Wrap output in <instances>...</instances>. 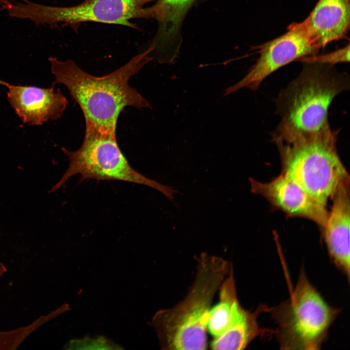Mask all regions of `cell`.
Listing matches in <instances>:
<instances>
[{"label":"cell","instance_id":"6da1fadb","mask_svg":"<svg viewBox=\"0 0 350 350\" xmlns=\"http://www.w3.org/2000/svg\"><path fill=\"white\" fill-rule=\"evenodd\" d=\"M149 47L133 56L115 71L95 76L80 68L71 60L61 61L51 57L54 85L62 84L79 105L86 123L98 129L116 133L119 116L126 106L150 107L148 101L129 84L130 78L152 60Z\"/></svg>","mask_w":350,"mask_h":350},{"label":"cell","instance_id":"7a4b0ae2","mask_svg":"<svg viewBox=\"0 0 350 350\" xmlns=\"http://www.w3.org/2000/svg\"><path fill=\"white\" fill-rule=\"evenodd\" d=\"M231 264L203 252L194 279L185 298L175 306L157 312L152 324L162 349L205 350L210 305L230 272Z\"/></svg>","mask_w":350,"mask_h":350},{"label":"cell","instance_id":"3957f363","mask_svg":"<svg viewBox=\"0 0 350 350\" xmlns=\"http://www.w3.org/2000/svg\"><path fill=\"white\" fill-rule=\"evenodd\" d=\"M303 68L276 100L277 134H307L330 126L328 110L334 98L350 88V78L334 66L302 62Z\"/></svg>","mask_w":350,"mask_h":350},{"label":"cell","instance_id":"277c9868","mask_svg":"<svg viewBox=\"0 0 350 350\" xmlns=\"http://www.w3.org/2000/svg\"><path fill=\"white\" fill-rule=\"evenodd\" d=\"M337 135L330 126L312 133L272 135L281 173L326 206L338 184L350 177L337 154Z\"/></svg>","mask_w":350,"mask_h":350},{"label":"cell","instance_id":"5b68a950","mask_svg":"<svg viewBox=\"0 0 350 350\" xmlns=\"http://www.w3.org/2000/svg\"><path fill=\"white\" fill-rule=\"evenodd\" d=\"M280 349L318 350L338 315L309 281L303 268L288 299L270 308Z\"/></svg>","mask_w":350,"mask_h":350},{"label":"cell","instance_id":"8992f818","mask_svg":"<svg viewBox=\"0 0 350 350\" xmlns=\"http://www.w3.org/2000/svg\"><path fill=\"white\" fill-rule=\"evenodd\" d=\"M70 160L69 166L60 179L50 190L60 189L73 175H79L82 181L119 180L139 184L152 188L174 202V195L179 192L170 186L147 178L135 170L123 154L116 137V133L97 129L86 123L84 138L80 148L70 151L62 148Z\"/></svg>","mask_w":350,"mask_h":350},{"label":"cell","instance_id":"52a82bcc","mask_svg":"<svg viewBox=\"0 0 350 350\" xmlns=\"http://www.w3.org/2000/svg\"><path fill=\"white\" fill-rule=\"evenodd\" d=\"M147 0H83L71 6L42 5L27 0L23 3L7 2L4 7L9 16L26 19L37 25L55 28L62 23L71 27L81 23L93 22L117 24L137 28L131 20L135 18L156 19L154 6L144 7Z\"/></svg>","mask_w":350,"mask_h":350},{"label":"cell","instance_id":"ba28073f","mask_svg":"<svg viewBox=\"0 0 350 350\" xmlns=\"http://www.w3.org/2000/svg\"><path fill=\"white\" fill-rule=\"evenodd\" d=\"M282 35L260 47V56L246 75L225 90L224 96L240 88L257 90L262 82L281 67L309 56L319 49L314 44L303 23H293Z\"/></svg>","mask_w":350,"mask_h":350},{"label":"cell","instance_id":"9c48e42d","mask_svg":"<svg viewBox=\"0 0 350 350\" xmlns=\"http://www.w3.org/2000/svg\"><path fill=\"white\" fill-rule=\"evenodd\" d=\"M252 193L260 194L288 216L310 220L324 229L328 215L326 206L282 174L268 182L249 179Z\"/></svg>","mask_w":350,"mask_h":350},{"label":"cell","instance_id":"30bf717a","mask_svg":"<svg viewBox=\"0 0 350 350\" xmlns=\"http://www.w3.org/2000/svg\"><path fill=\"white\" fill-rule=\"evenodd\" d=\"M0 84L7 88L8 101L21 120L28 125H41L59 118L68 104L66 97L59 89L55 91L53 86L14 85L1 80Z\"/></svg>","mask_w":350,"mask_h":350},{"label":"cell","instance_id":"8fae6325","mask_svg":"<svg viewBox=\"0 0 350 350\" xmlns=\"http://www.w3.org/2000/svg\"><path fill=\"white\" fill-rule=\"evenodd\" d=\"M323 238L329 256L336 267L350 279V177L341 182L332 197Z\"/></svg>","mask_w":350,"mask_h":350},{"label":"cell","instance_id":"7c38bea8","mask_svg":"<svg viewBox=\"0 0 350 350\" xmlns=\"http://www.w3.org/2000/svg\"><path fill=\"white\" fill-rule=\"evenodd\" d=\"M196 0H157L158 27L151 44V55L160 63H173L177 57L182 42L181 28L189 11Z\"/></svg>","mask_w":350,"mask_h":350},{"label":"cell","instance_id":"4fadbf2b","mask_svg":"<svg viewBox=\"0 0 350 350\" xmlns=\"http://www.w3.org/2000/svg\"><path fill=\"white\" fill-rule=\"evenodd\" d=\"M350 0H319L302 21L319 49L345 37L350 26Z\"/></svg>","mask_w":350,"mask_h":350},{"label":"cell","instance_id":"5bb4252c","mask_svg":"<svg viewBox=\"0 0 350 350\" xmlns=\"http://www.w3.org/2000/svg\"><path fill=\"white\" fill-rule=\"evenodd\" d=\"M270 308L261 304L253 312L244 309L240 304L228 330L222 335L213 338L210 347L213 350H244L256 337L272 334L274 331L261 327L257 321L262 312Z\"/></svg>","mask_w":350,"mask_h":350},{"label":"cell","instance_id":"9a60e30c","mask_svg":"<svg viewBox=\"0 0 350 350\" xmlns=\"http://www.w3.org/2000/svg\"><path fill=\"white\" fill-rule=\"evenodd\" d=\"M219 301L210 312L208 330L214 337L224 333L229 327L238 300L233 267L219 288Z\"/></svg>","mask_w":350,"mask_h":350},{"label":"cell","instance_id":"2e32d148","mask_svg":"<svg viewBox=\"0 0 350 350\" xmlns=\"http://www.w3.org/2000/svg\"><path fill=\"white\" fill-rule=\"evenodd\" d=\"M62 307L46 315H42L29 325L20 327L12 331L13 334L7 332L0 331V349H16L33 332L45 322L58 315L64 311Z\"/></svg>","mask_w":350,"mask_h":350},{"label":"cell","instance_id":"e0dca14e","mask_svg":"<svg viewBox=\"0 0 350 350\" xmlns=\"http://www.w3.org/2000/svg\"><path fill=\"white\" fill-rule=\"evenodd\" d=\"M350 46H348L329 53L320 55H312L303 57L302 62H310L334 65L339 63L349 62Z\"/></svg>","mask_w":350,"mask_h":350},{"label":"cell","instance_id":"ac0fdd59","mask_svg":"<svg viewBox=\"0 0 350 350\" xmlns=\"http://www.w3.org/2000/svg\"><path fill=\"white\" fill-rule=\"evenodd\" d=\"M70 346L73 347V348L82 349H112L114 346L112 343L102 338H97L96 339H84L81 340H73L70 343Z\"/></svg>","mask_w":350,"mask_h":350},{"label":"cell","instance_id":"d6986e66","mask_svg":"<svg viewBox=\"0 0 350 350\" xmlns=\"http://www.w3.org/2000/svg\"><path fill=\"white\" fill-rule=\"evenodd\" d=\"M6 272V267L4 264L0 262V280Z\"/></svg>","mask_w":350,"mask_h":350},{"label":"cell","instance_id":"ffe728a7","mask_svg":"<svg viewBox=\"0 0 350 350\" xmlns=\"http://www.w3.org/2000/svg\"><path fill=\"white\" fill-rule=\"evenodd\" d=\"M147 0L149 2H150L153 1H154V0Z\"/></svg>","mask_w":350,"mask_h":350}]
</instances>
